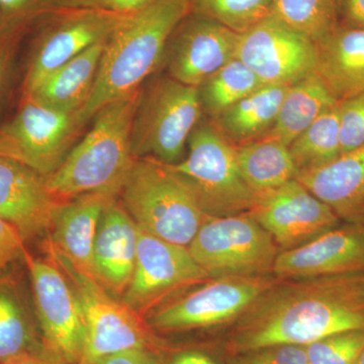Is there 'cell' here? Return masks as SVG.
I'll list each match as a JSON object with an SVG mask.
<instances>
[{
  "mask_svg": "<svg viewBox=\"0 0 364 364\" xmlns=\"http://www.w3.org/2000/svg\"><path fill=\"white\" fill-rule=\"evenodd\" d=\"M2 23H4V20H2L1 11H0V26H1Z\"/></svg>",
  "mask_w": 364,
  "mask_h": 364,
  "instance_id": "obj_46",
  "label": "cell"
},
{
  "mask_svg": "<svg viewBox=\"0 0 364 364\" xmlns=\"http://www.w3.org/2000/svg\"><path fill=\"white\" fill-rule=\"evenodd\" d=\"M33 310L43 344L64 364H83L85 329L77 298L65 273L54 260L33 257L26 250Z\"/></svg>",
  "mask_w": 364,
  "mask_h": 364,
  "instance_id": "obj_10",
  "label": "cell"
},
{
  "mask_svg": "<svg viewBox=\"0 0 364 364\" xmlns=\"http://www.w3.org/2000/svg\"><path fill=\"white\" fill-rule=\"evenodd\" d=\"M338 104L315 74L287 88L275 123L264 138L289 147L321 114Z\"/></svg>",
  "mask_w": 364,
  "mask_h": 364,
  "instance_id": "obj_26",
  "label": "cell"
},
{
  "mask_svg": "<svg viewBox=\"0 0 364 364\" xmlns=\"http://www.w3.org/2000/svg\"><path fill=\"white\" fill-rule=\"evenodd\" d=\"M139 228L112 200L102 213L93 245V277L111 294H124L133 277Z\"/></svg>",
  "mask_w": 364,
  "mask_h": 364,
  "instance_id": "obj_19",
  "label": "cell"
},
{
  "mask_svg": "<svg viewBox=\"0 0 364 364\" xmlns=\"http://www.w3.org/2000/svg\"><path fill=\"white\" fill-rule=\"evenodd\" d=\"M289 87L262 86L215 117L213 123L233 146L260 140L272 130Z\"/></svg>",
  "mask_w": 364,
  "mask_h": 364,
  "instance_id": "obj_24",
  "label": "cell"
},
{
  "mask_svg": "<svg viewBox=\"0 0 364 364\" xmlns=\"http://www.w3.org/2000/svg\"><path fill=\"white\" fill-rule=\"evenodd\" d=\"M338 25L364 30V0H338Z\"/></svg>",
  "mask_w": 364,
  "mask_h": 364,
  "instance_id": "obj_38",
  "label": "cell"
},
{
  "mask_svg": "<svg viewBox=\"0 0 364 364\" xmlns=\"http://www.w3.org/2000/svg\"><path fill=\"white\" fill-rule=\"evenodd\" d=\"M234 150L241 176L258 196L296 178L298 173L289 147L273 139L234 146Z\"/></svg>",
  "mask_w": 364,
  "mask_h": 364,
  "instance_id": "obj_27",
  "label": "cell"
},
{
  "mask_svg": "<svg viewBox=\"0 0 364 364\" xmlns=\"http://www.w3.org/2000/svg\"><path fill=\"white\" fill-rule=\"evenodd\" d=\"M2 364H64L47 349L25 354Z\"/></svg>",
  "mask_w": 364,
  "mask_h": 364,
  "instance_id": "obj_40",
  "label": "cell"
},
{
  "mask_svg": "<svg viewBox=\"0 0 364 364\" xmlns=\"http://www.w3.org/2000/svg\"><path fill=\"white\" fill-rule=\"evenodd\" d=\"M237 321L232 354L364 329V273L279 279Z\"/></svg>",
  "mask_w": 364,
  "mask_h": 364,
  "instance_id": "obj_1",
  "label": "cell"
},
{
  "mask_svg": "<svg viewBox=\"0 0 364 364\" xmlns=\"http://www.w3.org/2000/svg\"><path fill=\"white\" fill-rule=\"evenodd\" d=\"M105 42L91 46L77 57L50 74L37 87L23 97L67 112H77L90 97L97 77Z\"/></svg>",
  "mask_w": 364,
  "mask_h": 364,
  "instance_id": "obj_23",
  "label": "cell"
},
{
  "mask_svg": "<svg viewBox=\"0 0 364 364\" xmlns=\"http://www.w3.org/2000/svg\"><path fill=\"white\" fill-rule=\"evenodd\" d=\"M191 11L242 35L272 14L273 0H189Z\"/></svg>",
  "mask_w": 364,
  "mask_h": 364,
  "instance_id": "obj_31",
  "label": "cell"
},
{
  "mask_svg": "<svg viewBox=\"0 0 364 364\" xmlns=\"http://www.w3.org/2000/svg\"><path fill=\"white\" fill-rule=\"evenodd\" d=\"M289 151L298 173L321 168L341 156L339 102L299 134Z\"/></svg>",
  "mask_w": 364,
  "mask_h": 364,
  "instance_id": "obj_28",
  "label": "cell"
},
{
  "mask_svg": "<svg viewBox=\"0 0 364 364\" xmlns=\"http://www.w3.org/2000/svg\"><path fill=\"white\" fill-rule=\"evenodd\" d=\"M26 243L11 224L0 218V277L11 273L18 260H23Z\"/></svg>",
  "mask_w": 364,
  "mask_h": 364,
  "instance_id": "obj_35",
  "label": "cell"
},
{
  "mask_svg": "<svg viewBox=\"0 0 364 364\" xmlns=\"http://www.w3.org/2000/svg\"><path fill=\"white\" fill-rule=\"evenodd\" d=\"M264 85L243 62L231 60L198 87L203 112L214 119Z\"/></svg>",
  "mask_w": 364,
  "mask_h": 364,
  "instance_id": "obj_29",
  "label": "cell"
},
{
  "mask_svg": "<svg viewBox=\"0 0 364 364\" xmlns=\"http://www.w3.org/2000/svg\"><path fill=\"white\" fill-rule=\"evenodd\" d=\"M229 364H309L305 346L274 345L232 354Z\"/></svg>",
  "mask_w": 364,
  "mask_h": 364,
  "instance_id": "obj_34",
  "label": "cell"
},
{
  "mask_svg": "<svg viewBox=\"0 0 364 364\" xmlns=\"http://www.w3.org/2000/svg\"><path fill=\"white\" fill-rule=\"evenodd\" d=\"M188 156L169 165L195 191L208 217L250 212L258 196L241 176L234 146L213 122H200L188 139Z\"/></svg>",
  "mask_w": 364,
  "mask_h": 364,
  "instance_id": "obj_5",
  "label": "cell"
},
{
  "mask_svg": "<svg viewBox=\"0 0 364 364\" xmlns=\"http://www.w3.org/2000/svg\"><path fill=\"white\" fill-rule=\"evenodd\" d=\"M149 0H100L102 9L117 14H130L145 6Z\"/></svg>",
  "mask_w": 364,
  "mask_h": 364,
  "instance_id": "obj_41",
  "label": "cell"
},
{
  "mask_svg": "<svg viewBox=\"0 0 364 364\" xmlns=\"http://www.w3.org/2000/svg\"><path fill=\"white\" fill-rule=\"evenodd\" d=\"M279 279L274 275L210 279L178 299L166 301L150 316L159 331L210 328L238 320Z\"/></svg>",
  "mask_w": 364,
  "mask_h": 364,
  "instance_id": "obj_9",
  "label": "cell"
},
{
  "mask_svg": "<svg viewBox=\"0 0 364 364\" xmlns=\"http://www.w3.org/2000/svg\"><path fill=\"white\" fill-rule=\"evenodd\" d=\"M296 179L329 205L340 221L364 226V145L324 167L301 172Z\"/></svg>",
  "mask_w": 364,
  "mask_h": 364,
  "instance_id": "obj_21",
  "label": "cell"
},
{
  "mask_svg": "<svg viewBox=\"0 0 364 364\" xmlns=\"http://www.w3.org/2000/svg\"><path fill=\"white\" fill-rule=\"evenodd\" d=\"M191 11L189 0H149L127 14L105 42L95 86L77 112L79 126L105 105L140 90L161 64L172 33Z\"/></svg>",
  "mask_w": 364,
  "mask_h": 364,
  "instance_id": "obj_2",
  "label": "cell"
},
{
  "mask_svg": "<svg viewBox=\"0 0 364 364\" xmlns=\"http://www.w3.org/2000/svg\"><path fill=\"white\" fill-rule=\"evenodd\" d=\"M141 95L136 90L98 111L90 131L47 177L48 188L59 202L85 193H121L136 159L132 130Z\"/></svg>",
  "mask_w": 364,
  "mask_h": 364,
  "instance_id": "obj_3",
  "label": "cell"
},
{
  "mask_svg": "<svg viewBox=\"0 0 364 364\" xmlns=\"http://www.w3.org/2000/svg\"><path fill=\"white\" fill-rule=\"evenodd\" d=\"M248 213L282 251L301 247L341 223L329 205L296 178L258 196Z\"/></svg>",
  "mask_w": 364,
  "mask_h": 364,
  "instance_id": "obj_14",
  "label": "cell"
},
{
  "mask_svg": "<svg viewBox=\"0 0 364 364\" xmlns=\"http://www.w3.org/2000/svg\"><path fill=\"white\" fill-rule=\"evenodd\" d=\"M44 0H0L2 20L26 21Z\"/></svg>",
  "mask_w": 364,
  "mask_h": 364,
  "instance_id": "obj_37",
  "label": "cell"
},
{
  "mask_svg": "<svg viewBox=\"0 0 364 364\" xmlns=\"http://www.w3.org/2000/svg\"><path fill=\"white\" fill-rule=\"evenodd\" d=\"M203 114L198 88L169 76L158 79L141 95L132 130L135 158L176 164Z\"/></svg>",
  "mask_w": 364,
  "mask_h": 364,
  "instance_id": "obj_6",
  "label": "cell"
},
{
  "mask_svg": "<svg viewBox=\"0 0 364 364\" xmlns=\"http://www.w3.org/2000/svg\"><path fill=\"white\" fill-rule=\"evenodd\" d=\"M272 14L317 44L338 26V0H273Z\"/></svg>",
  "mask_w": 364,
  "mask_h": 364,
  "instance_id": "obj_30",
  "label": "cell"
},
{
  "mask_svg": "<svg viewBox=\"0 0 364 364\" xmlns=\"http://www.w3.org/2000/svg\"><path fill=\"white\" fill-rule=\"evenodd\" d=\"M188 248L212 279L270 274L279 254L272 235L249 213L208 217Z\"/></svg>",
  "mask_w": 364,
  "mask_h": 364,
  "instance_id": "obj_7",
  "label": "cell"
},
{
  "mask_svg": "<svg viewBox=\"0 0 364 364\" xmlns=\"http://www.w3.org/2000/svg\"><path fill=\"white\" fill-rule=\"evenodd\" d=\"M272 273L284 280L364 273V226H338L301 247L280 251Z\"/></svg>",
  "mask_w": 364,
  "mask_h": 364,
  "instance_id": "obj_17",
  "label": "cell"
},
{
  "mask_svg": "<svg viewBox=\"0 0 364 364\" xmlns=\"http://www.w3.org/2000/svg\"><path fill=\"white\" fill-rule=\"evenodd\" d=\"M121 195L139 227L177 245L188 247L208 218L188 182L152 158H136Z\"/></svg>",
  "mask_w": 364,
  "mask_h": 364,
  "instance_id": "obj_4",
  "label": "cell"
},
{
  "mask_svg": "<svg viewBox=\"0 0 364 364\" xmlns=\"http://www.w3.org/2000/svg\"><path fill=\"white\" fill-rule=\"evenodd\" d=\"M92 364H159L149 349H133L98 359Z\"/></svg>",
  "mask_w": 364,
  "mask_h": 364,
  "instance_id": "obj_39",
  "label": "cell"
},
{
  "mask_svg": "<svg viewBox=\"0 0 364 364\" xmlns=\"http://www.w3.org/2000/svg\"><path fill=\"white\" fill-rule=\"evenodd\" d=\"M236 58L265 85L291 86L314 74L317 48L269 14L240 35Z\"/></svg>",
  "mask_w": 364,
  "mask_h": 364,
  "instance_id": "obj_12",
  "label": "cell"
},
{
  "mask_svg": "<svg viewBox=\"0 0 364 364\" xmlns=\"http://www.w3.org/2000/svg\"><path fill=\"white\" fill-rule=\"evenodd\" d=\"M356 364H364V349L363 353H361L360 356H359L358 363H356Z\"/></svg>",
  "mask_w": 364,
  "mask_h": 364,
  "instance_id": "obj_45",
  "label": "cell"
},
{
  "mask_svg": "<svg viewBox=\"0 0 364 364\" xmlns=\"http://www.w3.org/2000/svg\"><path fill=\"white\" fill-rule=\"evenodd\" d=\"M35 318L18 280L11 273L0 277V364L45 349Z\"/></svg>",
  "mask_w": 364,
  "mask_h": 364,
  "instance_id": "obj_25",
  "label": "cell"
},
{
  "mask_svg": "<svg viewBox=\"0 0 364 364\" xmlns=\"http://www.w3.org/2000/svg\"><path fill=\"white\" fill-rule=\"evenodd\" d=\"M240 35L191 11L170 37L165 57L169 77L198 88L236 58Z\"/></svg>",
  "mask_w": 364,
  "mask_h": 364,
  "instance_id": "obj_16",
  "label": "cell"
},
{
  "mask_svg": "<svg viewBox=\"0 0 364 364\" xmlns=\"http://www.w3.org/2000/svg\"><path fill=\"white\" fill-rule=\"evenodd\" d=\"M138 228L135 269L122 299L136 313L151 310L172 294L212 279L193 259L188 247Z\"/></svg>",
  "mask_w": 364,
  "mask_h": 364,
  "instance_id": "obj_11",
  "label": "cell"
},
{
  "mask_svg": "<svg viewBox=\"0 0 364 364\" xmlns=\"http://www.w3.org/2000/svg\"><path fill=\"white\" fill-rule=\"evenodd\" d=\"M59 203L47 177L18 160L0 157V218L25 243L50 231Z\"/></svg>",
  "mask_w": 364,
  "mask_h": 364,
  "instance_id": "obj_18",
  "label": "cell"
},
{
  "mask_svg": "<svg viewBox=\"0 0 364 364\" xmlns=\"http://www.w3.org/2000/svg\"><path fill=\"white\" fill-rule=\"evenodd\" d=\"M78 129L77 112L57 111L31 97H23L13 121L0 127L11 159L45 177L64 161Z\"/></svg>",
  "mask_w": 364,
  "mask_h": 364,
  "instance_id": "obj_13",
  "label": "cell"
},
{
  "mask_svg": "<svg viewBox=\"0 0 364 364\" xmlns=\"http://www.w3.org/2000/svg\"><path fill=\"white\" fill-rule=\"evenodd\" d=\"M52 259L65 273L73 287L85 329V363L133 349H148L149 336L138 313L123 301L112 298L95 277L75 269L50 248Z\"/></svg>",
  "mask_w": 364,
  "mask_h": 364,
  "instance_id": "obj_8",
  "label": "cell"
},
{
  "mask_svg": "<svg viewBox=\"0 0 364 364\" xmlns=\"http://www.w3.org/2000/svg\"><path fill=\"white\" fill-rule=\"evenodd\" d=\"M341 153L364 145V92L339 102Z\"/></svg>",
  "mask_w": 364,
  "mask_h": 364,
  "instance_id": "obj_33",
  "label": "cell"
},
{
  "mask_svg": "<svg viewBox=\"0 0 364 364\" xmlns=\"http://www.w3.org/2000/svg\"><path fill=\"white\" fill-rule=\"evenodd\" d=\"M126 16L102 7L73 9L60 14L40 37L23 81V97L91 46L109 39Z\"/></svg>",
  "mask_w": 364,
  "mask_h": 364,
  "instance_id": "obj_15",
  "label": "cell"
},
{
  "mask_svg": "<svg viewBox=\"0 0 364 364\" xmlns=\"http://www.w3.org/2000/svg\"><path fill=\"white\" fill-rule=\"evenodd\" d=\"M26 21H6L0 26V105L6 92L11 45Z\"/></svg>",
  "mask_w": 364,
  "mask_h": 364,
  "instance_id": "obj_36",
  "label": "cell"
},
{
  "mask_svg": "<svg viewBox=\"0 0 364 364\" xmlns=\"http://www.w3.org/2000/svg\"><path fill=\"white\" fill-rule=\"evenodd\" d=\"M315 74L337 102L364 92V30L337 26L316 44Z\"/></svg>",
  "mask_w": 364,
  "mask_h": 364,
  "instance_id": "obj_22",
  "label": "cell"
},
{
  "mask_svg": "<svg viewBox=\"0 0 364 364\" xmlns=\"http://www.w3.org/2000/svg\"><path fill=\"white\" fill-rule=\"evenodd\" d=\"M114 196L85 193L60 203L53 217L51 247L78 272L93 277V245L100 218Z\"/></svg>",
  "mask_w": 364,
  "mask_h": 364,
  "instance_id": "obj_20",
  "label": "cell"
},
{
  "mask_svg": "<svg viewBox=\"0 0 364 364\" xmlns=\"http://www.w3.org/2000/svg\"><path fill=\"white\" fill-rule=\"evenodd\" d=\"M64 4H71L76 9H90V7H102L100 0H59Z\"/></svg>",
  "mask_w": 364,
  "mask_h": 364,
  "instance_id": "obj_43",
  "label": "cell"
},
{
  "mask_svg": "<svg viewBox=\"0 0 364 364\" xmlns=\"http://www.w3.org/2000/svg\"><path fill=\"white\" fill-rule=\"evenodd\" d=\"M305 349L309 364H356L364 349V329L330 335Z\"/></svg>",
  "mask_w": 364,
  "mask_h": 364,
  "instance_id": "obj_32",
  "label": "cell"
},
{
  "mask_svg": "<svg viewBox=\"0 0 364 364\" xmlns=\"http://www.w3.org/2000/svg\"><path fill=\"white\" fill-rule=\"evenodd\" d=\"M0 157L11 158V153H9V145H7L6 138H4L1 130H0Z\"/></svg>",
  "mask_w": 364,
  "mask_h": 364,
  "instance_id": "obj_44",
  "label": "cell"
},
{
  "mask_svg": "<svg viewBox=\"0 0 364 364\" xmlns=\"http://www.w3.org/2000/svg\"><path fill=\"white\" fill-rule=\"evenodd\" d=\"M172 364H217L210 356L202 352L188 351L182 352L176 355Z\"/></svg>",
  "mask_w": 364,
  "mask_h": 364,
  "instance_id": "obj_42",
  "label": "cell"
}]
</instances>
